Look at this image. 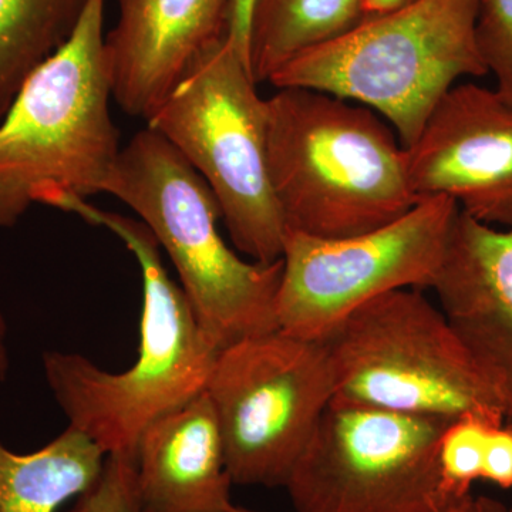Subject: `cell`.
Segmentation results:
<instances>
[{
    "label": "cell",
    "mask_w": 512,
    "mask_h": 512,
    "mask_svg": "<svg viewBox=\"0 0 512 512\" xmlns=\"http://www.w3.org/2000/svg\"><path fill=\"white\" fill-rule=\"evenodd\" d=\"M60 210L110 229L136 256L143 278L140 346L133 366L107 372L80 353L47 350L43 373L69 426L107 454L136 460L148 427L207 390L220 349L167 274L160 245L143 221L64 198Z\"/></svg>",
    "instance_id": "obj_1"
},
{
    "label": "cell",
    "mask_w": 512,
    "mask_h": 512,
    "mask_svg": "<svg viewBox=\"0 0 512 512\" xmlns=\"http://www.w3.org/2000/svg\"><path fill=\"white\" fill-rule=\"evenodd\" d=\"M266 109L269 177L286 228L353 237L420 201L406 148L376 111L305 87L276 89Z\"/></svg>",
    "instance_id": "obj_2"
},
{
    "label": "cell",
    "mask_w": 512,
    "mask_h": 512,
    "mask_svg": "<svg viewBox=\"0 0 512 512\" xmlns=\"http://www.w3.org/2000/svg\"><path fill=\"white\" fill-rule=\"evenodd\" d=\"M106 0H89L63 46L39 64L0 119V228L33 205L104 194L121 153L104 33Z\"/></svg>",
    "instance_id": "obj_3"
},
{
    "label": "cell",
    "mask_w": 512,
    "mask_h": 512,
    "mask_svg": "<svg viewBox=\"0 0 512 512\" xmlns=\"http://www.w3.org/2000/svg\"><path fill=\"white\" fill-rule=\"evenodd\" d=\"M104 194L131 208L173 262L185 298L218 349L279 330L282 258L244 261L221 237L220 207L200 174L146 128L121 148Z\"/></svg>",
    "instance_id": "obj_4"
},
{
    "label": "cell",
    "mask_w": 512,
    "mask_h": 512,
    "mask_svg": "<svg viewBox=\"0 0 512 512\" xmlns=\"http://www.w3.org/2000/svg\"><path fill=\"white\" fill-rule=\"evenodd\" d=\"M480 0H414L365 18L345 35L291 60L269 79L362 104L412 146L444 94L488 74L476 40Z\"/></svg>",
    "instance_id": "obj_5"
},
{
    "label": "cell",
    "mask_w": 512,
    "mask_h": 512,
    "mask_svg": "<svg viewBox=\"0 0 512 512\" xmlns=\"http://www.w3.org/2000/svg\"><path fill=\"white\" fill-rule=\"evenodd\" d=\"M247 60L225 36L195 57L148 117L214 194L237 251L282 258L286 228L268 168V109Z\"/></svg>",
    "instance_id": "obj_6"
},
{
    "label": "cell",
    "mask_w": 512,
    "mask_h": 512,
    "mask_svg": "<svg viewBox=\"0 0 512 512\" xmlns=\"http://www.w3.org/2000/svg\"><path fill=\"white\" fill-rule=\"evenodd\" d=\"M322 342L335 373L333 402L446 420L470 413L507 420L508 394L419 289L377 296Z\"/></svg>",
    "instance_id": "obj_7"
},
{
    "label": "cell",
    "mask_w": 512,
    "mask_h": 512,
    "mask_svg": "<svg viewBox=\"0 0 512 512\" xmlns=\"http://www.w3.org/2000/svg\"><path fill=\"white\" fill-rule=\"evenodd\" d=\"M232 483L285 487L335 397L323 342L282 330L220 350L207 384Z\"/></svg>",
    "instance_id": "obj_8"
},
{
    "label": "cell",
    "mask_w": 512,
    "mask_h": 512,
    "mask_svg": "<svg viewBox=\"0 0 512 512\" xmlns=\"http://www.w3.org/2000/svg\"><path fill=\"white\" fill-rule=\"evenodd\" d=\"M458 205L444 195L421 198L372 231L318 238L288 229L276 295L279 330L322 342L357 308L399 289H430L456 220Z\"/></svg>",
    "instance_id": "obj_9"
},
{
    "label": "cell",
    "mask_w": 512,
    "mask_h": 512,
    "mask_svg": "<svg viewBox=\"0 0 512 512\" xmlns=\"http://www.w3.org/2000/svg\"><path fill=\"white\" fill-rule=\"evenodd\" d=\"M453 420L333 402L285 488L296 512H440L453 503L439 471Z\"/></svg>",
    "instance_id": "obj_10"
},
{
    "label": "cell",
    "mask_w": 512,
    "mask_h": 512,
    "mask_svg": "<svg viewBox=\"0 0 512 512\" xmlns=\"http://www.w3.org/2000/svg\"><path fill=\"white\" fill-rule=\"evenodd\" d=\"M420 198H451L474 220L512 228V106L476 83L451 87L406 148Z\"/></svg>",
    "instance_id": "obj_11"
},
{
    "label": "cell",
    "mask_w": 512,
    "mask_h": 512,
    "mask_svg": "<svg viewBox=\"0 0 512 512\" xmlns=\"http://www.w3.org/2000/svg\"><path fill=\"white\" fill-rule=\"evenodd\" d=\"M234 0H119L106 35L113 99L147 120L207 47L228 36Z\"/></svg>",
    "instance_id": "obj_12"
},
{
    "label": "cell",
    "mask_w": 512,
    "mask_h": 512,
    "mask_svg": "<svg viewBox=\"0 0 512 512\" xmlns=\"http://www.w3.org/2000/svg\"><path fill=\"white\" fill-rule=\"evenodd\" d=\"M430 289L458 338L512 396V228L458 211Z\"/></svg>",
    "instance_id": "obj_13"
},
{
    "label": "cell",
    "mask_w": 512,
    "mask_h": 512,
    "mask_svg": "<svg viewBox=\"0 0 512 512\" xmlns=\"http://www.w3.org/2000/svg\"><path fill=\"white\" fill-rule=\"evenodd\" d=\"M134 467L146 512H229L234 504L220 423L207 392L148 427Z\"/></svg>",
    "instance_id": "obj_14"
},
{
    "label": "cell",
    "mask_w": 512,
    "mask_h": 512,
    "mask_svg": "<svg viewBox=\"0 0 512 512\" xmlns=\"http://www.w3.org/2000/svg\"><path fill=\"white\" fill-rule=\"evenodd\" d=\"M106 457L70 426L32 453H16L0 441V512H60L96 481Z\"/></svg>",
    "instance_id": "obj_15"
},
{
    "label": "cell",
    "mask_w": 512,
    "mask_h": 512,
    "mask_svg": "<svg viewBox=\"0 0 512 512\" xmlns=\"http://www.w3.org/2000/svg\"><path fill=\"white\" fill-rule=\"evenodd\" d=\"M365 19V0H252L247 57L256 84Z\"/></svg>",
    "instance_id": "obj_16"
},
{
    "label": "cell",
    "mask_w": 512,
    "mask_h": 512,
    "mask_svg": "<svg viewBox=\"0 0 512 512\" xmlns=\"http://www.w3.org/2000/svg\"><path fill=\"white\" fill-rule=\"evenodd\" d=\"M89 0H0V119L30 73L64 45Z\"/></svg>",
    "instance_id": "obj_17"
},
{
    "label": "cell",
    "mask_w": 512,
    "mask_h": 512,
    "mask_svg": "<svg viewBox=\"0 0 512 512\" xmlns=\"http://www.w3.org/2000/svg\"><path fill=\"white\" fill-rule=\"evenodd\" d=\"M503 423L497 417L470 413L447 424L439 444V471L450 500L471 494L473 484L481 480L488 431Z\"/></svg>",
    "instance_id": "obj_18"
},
{
    "label": "cell",
    "mask_w": 512,
    "mask_h": 512,
    "mask_svg": "<svg viewBox=\"0 0 512 512\" xmlns=\"http://www.w3.org/2000/svg\"><path fill=\"white\" fill-rule=\"evenodd\" d=\"M476 40L497 92L512 106V0H480Z\"/></svg>",
    "instance_id": "obj_19"
},
{
    "label": "cell",
    "mask_w": 512,
    "mask_h": 512,
    "mask_svg": "<svg viewBox=\"0 0 512 512\" xmlns=\"http://www.w3.org/2000/svg\"><path fill=\"white\" fill-rule=\"evenodd\" d=\"M60 512H146L138 494L133 458L110 454L96 481L69 510Z\"/></svg>",
    "instance_id": "obj_20"
},
{
    "label": "cell",
    "mask_w": 512,
    "mask_h": 512,
    "mask_svg": "<svg viewBox=\"0 0 512 512\" xmlns=\"http://www.w3.org/2000/svg\"><path fill=\"white\" fill-rule=\"evenodd\" d=\"M481 480L503 490L512 488V423L498 424L488 431Z\"/></svg>",
    "instance_id": "obj_21"
},
{
    "label": "cell",
    "mask_w": 512,
    "mask_h": 512,
    "mask_svg": "<svg viewBox=\"0 0 512 512\" xmlns=\"http://www.w3.org/2000/svg\"><path fill=\"white\" fill-rule=\"evenodd\" d=\"M252 0H234L232 6L231 25L228 36L241 50L242 56L248 63L247 46L249 32V18H251Z\"/></svg>",
    "instance_id": "obj_22"
},
{
    "label": "cell",
    "mask_w": 512,
    "mask_h": 512,
    "mask_svg": "<svg viewBox=\"0 0 512 512\" xmlns=\"http://www.w3.org/2000/svg\"><path fill=\"white\" fill-rule=\"evenodd\" d=\"M440 512H508L507 505L487 495L468 494L444 507Z\"/></svg>",
    "instance_id": "obj_23"
},
{
    "label": "cell",
    "mask_w": 512,
    "mask_h": 512,
    "mask_svg": "<svg viewBox=\"0 0 512 512\" xmlns=\"http://www.w3.org/2000/svg\"><path fill=\"white\" fill-rule=\"evenodd\" d=\"M8 322L0 308V380H5L9 375L10 356L8 348Z\"/></svg>",
    "instance_id": "obj_24"
},
{
    "label": "cell",
    "mask_w": 512,
    "mask_h": 512,
    "mask_svg": "<svg viewBox=\"0 0 512 512\" xmlns=\"http://www.w3.org/2000/svg\"><path fill=\"white\" fill-rule=\"evenodd\" d=\"M414 0H365V18L383 15V13L392 12L403 6L409 5Z\"/></svg>",
    "instance_id": "obj_25"
},
{
    "label": "cell",
    "mask_w": 512,
    "mask_h": 512,
    "mask_svg": "<svg viewBox=\"0 0 512 512\" xmlns=\"http://www.w3.org/2000/svg\"><path fill=\"white\" fill-rule=\"evenodd\" d=\"M229 512H261L252 510V508L242 507V505L232 504Z\"/></svg>",
    "instance_id": "obj_26"
},
{
    "label": "cell",
    "mask_w": 512,
    "mask_h": 512,
    "mask_svg": "<svg viewBox=\"0 0 512 512\" xmlns=\"http://www.w3.org/2000/svg\"><path fill=\"white\" fill-rule=\"evenodd\" d=\"M507 420H510L512 423V396L508 397Z\"/></svg>",
    "instance_id": "obj_27"
},
{
    "label": "cell",
    "mask_w": 512,
    "mask_h": 512,
    "mask_svg": "<svg viewBox=\"0 0 512 512\" xmlns=\"http://www.w3.org/2000/svg\"><path fill=\"white\" fill-rule=\"evenodd\" d=\"M508 512H512V505L511 507H508Z\"/></svg>",
    "instance_id": "obj_28"
}]
</instances>
